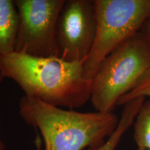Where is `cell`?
<instances>
[{"label": "cell", "instance_id": "6da1fadb", "mask_svg": "<svg viewBox=\"0 0 150 150\" xmlns=\"http://www.w3.org/2000/svg\"><path fill=\"white\" fill-rule=\"evenodd\" d=\"M0 74L16 82L24 95L52 106L74 110L91 99V80L85 76L83 62L14 52L0 59Z\"/></svg>", "mask_w": 150, "mask_h": 150}, {"label": "cell", "instance_id": "7a4b0ae2", "mask_svg": "<svg viewBox=\"0 0 150 150\" xmlns=\"http://www.w3.org/2000/svg\"><path fill=\"white\" fill-rule=\"evenodd\" d=\"M23 121L42 135L45 150H95L119 123L113 112H81L52 106L24 95L18 104Z\"/></svg>", "mask_w": 150, "mask_h": 150}, {"label": "cell", "instance_id": "3957f363", "mask_svg": "<svg viewBox=\"0 0 150 150\" xmlns=\"http://www.w3.org/2000/svg\"><path fill=\"white\" fill-rule=\"evenodd\" d=\"M149 70L150 45L139 32L111 52L91 79L90 101L94 108L112 112L120 98Z\"/></svg>", "mask_w": 150, "mask_h": 150}, {"label": "cell", "instance_id": "277c9868", "mask_svg": "<svg viewBox=\"0 0 150 150\" xmlns=\"http://www.w3.org/2000/svg\"><path fill=\"white\" fill-rule=\"evenodd\" d=\"M96 33L93 45L83 63L91 80L109 54L138 34L150 17V0H94Z\"/></svg>", "mask_w": 150, "mask_h": 150}, {"label": "cell", "instance_id": "5b68a950", "mask_svg": "<svg viewBox=\"0 0 150 150\" xmlns=\"http://www.w3.org/2000/svg\"><path fill=\"white\" fill-rule=\"evenodd\" d=\"M65 0H15L19 25L16 52L36 57H59L56 38Z\"/></svg>", "mask_w": 150, "mask_h": 150}, {"label": "cell", "instance_id": "8992f818", "mask_svg": "<svg viewBox=\"0 0 150 150\" xmlns=\"http://www.w3.org/2000/svg\"><path fill=\"white\" fill-rule=\"evenodd\" d=\"M95 33L94 0H65L56 28L59 57L83 63L93 45Z\"/></svg>", "mask_w": 150, "mask_h": 150}, {"label": "cell", "instance_id": "52a82bcc", "mask_svg": "<svg viewBox=\"0 0 150 150\" xmlns=\"http://www.w3.org/2000/svg\"><path fill=\"white\" fill-rule=\"evenodd\" d=\"M18 25L15 1L0 0V59L16 52Z\"/></svg>", "mask_w": 150, "mask_h": 150}, {"label": "cell", "instance_id": "ba28073f", "mask_svg": "<svg viewBox=\"0 0 150 150\" xmlns=\"http://www.w3.org/2000/svg\"><path fill=\"white\" fill-rule=\"evenodd\" d=\"M145 98H138L124 105L117 128L102 145L95 150H115L124 134L132 126L137 113Z\"/></svg>", "mask_w": 150, "mask_h": 150}, {"label": "cell", "instance_id": "9c48e42d", "mask_svg": "<svg viewBox=\"0 0 150 150\" xmlns=\"http://www.w3.org/2000/svg\"><path fill=\"white\" fill-rule=\"evenodd\" d=\"M133 125V136L138 147L150 149V98L142 104Z\"/></svg>", "mask_w": 150, "mask_h": 150}, {"label": "cell", "instance_id": "30bf717a", "mask_svg": "<svg viewBox=\"0 0 150 150\" xmlns=\"http://www.w3.org/2000/svg\"><path fill=\"white\" fill-rule=\"evenodd\" d=\"M138 98H150V70L134 89L120 98L117 106H124L127 103Z\"/></svg>", "mask_w": 150, "mask_h": 150}, {"label": "cell", "instance_id": "8fae6325", "mask_svg": "<svg viewBox=\"0 0 150 150\" xmlns=\"http://www.w3.org/2000/svg\"><path fill=\"white\" fill-rule=\"evenodd\" d=\"M140 32L141 33V34L147 40V42L149 43L150 45V17L146 21Z\"/></svg>", "mask_w": 150, "mask_h": 150}, {"label": "cell", "instance_id": "7c38bea8", "mask_svg": "<svg viewBox=\"0 0 150 150\" xmlns=\"http://www.w3.org/2000/svg\"><path fill=\"white\" fill-rule=\"evenodd\" d=\"M4 78L0 74V87H1V83H2V82L4 81ZM0 121H1V113H0ZM0 150H6L5 143L4 142L3 140H1V138H0Z\"/></svg>", "mask_w": 150, "mask_h": 150}, {"label": "cell", "instance_id": "4fadbf2b", "mask_svg": "<svg viewBox=\"0 0 150 150\" xmlns=\"http://www.w3.org/2000/svg\"><path fill=\"white\" fill-rule=\"evenodd\" d=\"M137 150H150L149 148H140V147H138V149Z\"/></svg>", "mask_w": 150, "mask_h": 150}]
</instances>
